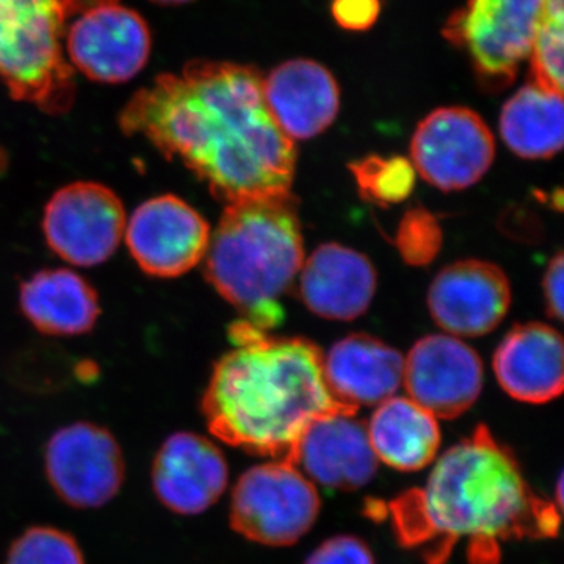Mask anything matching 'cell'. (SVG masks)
I'll use <instances>...</instances> for the list:
<instances>
[{
  "label": "cell",
  "instance_id": "6da1fadb",
  "mask_svg": "<svg viewBox=\"0 0 564 564\" xmlns=\"http://www.w3.org/2000/svg\"><path fill=\"white\" fill-rule=\"evenodd\" d=\"M252 66L196 61L161 74L120 115L122 132L150 141L206 182L226 204L289 198L293 140L281 131Z\"/></svg>",
  "mask_w": 564,
  "mask_h": 564
},
{
  "label": "cell",
  "instance_id": "7a4b0ae2",
  "mask_svg": "<svg viewBox=\"0 0 564 564\" xmlns=\"http://www.w3.org/2000/svg\"><path fill=\"white\" fill-rule=\"evenodd\" d=\"M399 540L441 564L469 541L473 564L499 563L500 541L555 536V505L530 489L510 451L485 425L448 448L422 488L389 505Z\"/></svg>",
  "mask_w": 564,
  "mask_h": 564
},
{
  "label": "cell",
  "instance_id": "3957f363",
  "mask_svg": "<svg viewBox=\"0 0 564 564\" xmlns=\"http://www.w3.org/2000/svg\"><path fill=\"white\" fill-rule=\"evenodd\" d=\"M231 339L236 348L215 364L202 403L209 432L223 443L292 464L311 423L356 414L329 392L317 345L269 337L245 321L232 325Z\"/></svg>",
  "mask_w": 564,
  "mask_h": 564
},
{
  "label": "cell",
  "instance_id": "277c9868",
  "mask_svg": "<svg viewBox=\"0 0 564 564\" xmlns=\"http://www.w3.org/2000/svg\"><path fill=\"white\" fill-rule=\"evenodd\" d=\"M304 262L300 221L289 198L226 204L206 252V278L243 321L267 332L284 318L281 299Z\"/></svg>",
  "mask_w": 564,
  "mask_h": 564
},
{
  "label": "cell",
  "instance_id": "5b68a950",
  "mask_svg": "<svg viewBox=\"0 0 564 564\" xmlns=\"http://www.w3.org/2000/svg\"><path fill=\"white\" fill-rule=\"evenodd\" d=\"M58 0H0V80L11 98L51 115L73 107L76 82L63 58Z\"/></svg>",
  "mask_w": 564,
  "mask_h": 564
},
{
  "label": "cell",
  "instance_id": "8992f818",
  "mask_svg": "<svg viewBox=\"0 0 564 564\" xmlns=\"http://www.w3.org/2000/svg\"><path fill=\"white\" fill-rule=\"evenodd\" d=\"M544 0H467L445 22L444 36L466 52L481 87H510L530 55Z\"/></svg>",
  "mask_w": 564,
  "mask_h": 564
},
{
  "label": "cell",
  "instance_id": "52a82bcc",
  "mask_svg": "<svg viewBox=\"0 0 564 564\" xmlns=\"http://www.w3.org/2000/svg\"><path fill=\"white\" fill-rule=\"evenodd\" d=\"M321 513V497L310 478L288 462L251 467L231 497V525L254 543L295 544Z\"/></svg>",
  "mask_w": 564,
  "mask_h": 564
},
{
  "label": "cell",
  "instance_id": "ba28073f",
  "mask_svg": "<svg viewBox=\"0 0 564 564\" xmlns=\"http://www.w3.org/2000/svg\"><path fill=\"white\" fill-rule=\"evenodd\" d=\"M126 212L117 193L99 182L61 188L46 204L43 231L63 261L95 267L109 261L126 231Z\"/></svg>",
  "mask_w": 564,
  "mask_h": 564
},
{
  "label": "cell",
  "instance_id": "9c48e42d",
  "mask_svg": "<svg viewBox=\"0 0 564 564\" xmlns=\"http://www.w3.org/2000/svg\"><path fill=\"white\" fill-rule=\"evenodd\" d=\"M496 141L480 115L466 107L434 110L411 141L413 169L445 192L477 184L491 169Z\"/></svg>",
  "mask_w": 564,
  "mask_h": 564
},
{
  "label": "cell",
  "instance_id": "30bf717a",
  "mask_svg": "<svg viewBox=\"0 0 564 564\" xmlns=\"http://www.w3.org/2000/svg\"><path fill=\"white\" fill-rule=\"evenodd\" d=\"M47 480L74 508L109 503L124 484V456L113 434L90 422H77L52 434L44 452Z\"/></svg>",
  "mask_w": 564,
  "mask_h": 564
},
{
  "label": "cell",
  "instance_id": "8fae6325",
  "mask_svg": "<svg viewBox=\"0 0 564 564\" xmlns=\"http://www.w3.org/2000/svg\"><path fill=\"white\" fill-rule=\"evenodd\" d=\"M124 232L140 269L158 278L191 272L206 258L210 242L209 223L174 195L158 196L137 207Z\"/></svg>",
  "mask_w": 564,
  "mask_h": 564
},
{
  "label": "cell",
  "instance_id": "7c38bea8",
  "mask_svg": "<svg viewBox=\"0 0 564 564\" xmlns=\"http://www.w3.org/2000/svg\"><path fill=\"white\" fill-rule=\"evenodd\" d=\"M403 384L434 417L466 413L484 388V364L474 348L451 334L423 337L404 359Z\"/></svg>",
  "mask_w": 564,
  "mask_h": 564
},
{
  "label": "cell",
  "instance_id": "4fadbf2b",
  "mask_svg": "<svg viewBox=\"0 0 564 564\" xmlns=\"http://www.w3.org/2000/svg\"><path fill=\"white\" fill-rule=\"evenodd\" d=\"M68 54L80 73L96 82L131 80L148 63L151 33L137 11L106 3L84 11L68 32Z\"/></svg>",
  "mask_w": 564,
  "mask_h": 564
},
{
  "label": "cell",
  "instance_id": "5bb4252c",
  "mask_svg": "<svg viewBox=\"0 0 564 564\" xmlns=\"http://www.w3.org/2000/svg\"><path fill=\"white\" fill-rule=\"evenodd\" d=\"M511 303L507 274L484 261L445 267L430 285L432 317L451 336L478 337L494 332Z\"/></svg>",
  "mask_w": 564,
  "mask_h": 564
},
{
  "label": "cell",
  "instance_id": "9a60e30c",
  "mask_svg": "<svg viewBox=\"0 0 564 564\" xmlns=\"http://www.w3.org/2000/svg\"><path fill=\"white\" fill-rule=\"evenodd\" d=\"M378 463L367 426L351 413H334L311 423L292 456L304 477L328 491H356L370 484Z\"/></svg>",
  "mask_w": 564,
  "mask_h": 564
},
{
  "label": "cell",
  "instance_id": "2e32d148",
  "mask_svg": "<svg viewBox=\"0 0 564 564\" xmlns=\"http://www.w3.org/2000/svg\"><path fill=\"white\" fill-rule=\"evenodd\" d=\"M229 469L220 448L195 433H174L155 455L152 488L173 513L202 514L228 486Z\"/></svg>",
  "mask_w": 564,
  "mask_h": 564
},
{
  "label": "cell",
  "instance_id": "e0dca14e",
  "mask_svg": "<svg viewBox=\"0 0 564 564\" xmlns=\"http://www.w3.org/2000/svg\"><path fill=\"white\" fill-rule=\"evenodd\" d=\"M263 98L274 121L291 140L317 137L339 113L337 82L321 63H282L262 82Z\"/></svg>",
  "mask_w": 564,
  "mask_h": 564
},
{
  "label": "cell",
  "instance_id": "ac0fdd59",
  "mask_svg": "<svg viewBox=\"0 0 564 564\" xmlns=\"http://www.w3.org/2000/svg\"><path fill=\"white\" fill-rule=\"evenodd\" d=\"M300 296L311 313L352 321L366 313L377 291L372 262L337 243L318 247L300 270Z\"/></svg>",
  "mask_w": 564,
  "mask_h": 564
},
{
  "label": "cell",
  "instance_id": "d6986e66",
  "mask_svg": "<svg viewBox=\"0 0 564 564\" xmlns=\"http://www.w3.org/2000/svg\"><path fill=\"white\" fill-rule=\"evenodd\" d=\"M563 356L556 329L525 323L505 336L494 356V372L503 391L519 402L547 403L563 392Z\"/></svg>",
  "mask_w": 564,
  "mask_h": 564
},
{
  "label": "cell",
  "instance_id": "ffe728a7",
  "mask_svg": "<svg viewBox=\"0 0 564 564\" xmlns=\"http://www.w3.org/2000/svg\"><path fill=\"white\" fill-rule=\"evenodd\" d=\"M403 356L367 334L345 337L323 358V377L329 392L355 411L395 395L403 384Z\"/></svg>",
  "mask_w": 564,
  "mask_h": 564
},
{
  "label": "cell",
  "instance_id": "44dd1931",
  "mask_svg": "<svg viewBox=\"0 0 564 564\" xmlns=\"http://www.w3.org/2000/svg\"><path fill=\"white\" fill-rule=\"evenodd\" d=\"M22 313L39 332L79 336L91 332L101 310L90 282L68 269L43 270L21 285Z\"/></svg>",
  "mask_w": 564,
  "mask_h": 564
},
{
  "label": "cell",
  "instance_id": "7402d4cb",
  "mask_svg": "<svg viewBox=\"0 0 564 564\" xmlns=\"http://www.w3.org/2000/svg\"><path fill=\"white\" fill-rule=\"evenodd\" d=\"M367 434L378 462L404 473L433 463L441 445L437 419L410 397H391L378 404Z\"/></svg>",
  "mask_w": 564,
  "mask_h": 564
},
{
  "label": "cell",
  "instance_id": "603a6c76",
  "mask_svg": "<svg viewBox=\"0 0 564 564\" xmlns=\"http://www.w3.org/2000/svg\"><path fill=\"white\" fill-rule=\"evenodd\" d=\"M500 133L524 159H551L563 148V95L527 84L505 104Z\"/></svg>",
  "mask_w": 564,
  "mask_h": 564
},
{
  "label": "cell",
  "instance_id": "cb8c5ba5",
  "mask_svg": "<svg viewBox=\"0 0 564 564\" xmlns=\"http://www.w3.org/2000/svg\"><path fill=\"white\" fill-rule=\"evenodd\" d=\"M564 0H544L530 50V82L563 95Z\"/></svg>",
  "mask_w": 564,
  "mask_h": 564
},
{
  "label": "cell",
  "instance_id": "d4e9b609",
  "mask_svg": "<svg viewBox=\"0 0 564 564\" xmlns=\"http://www.w3.org/2000/svg\"><path fill=\"white\" fill-rule=\"evenodd\" d=\"M6 564H85V558L73 534L32 527L11 544Z\"/></svg>",
  "mask_w": 564,
  "mask_h": 564
},
{
  "label": "cell",
  "instance_id": "484cf974",
  "mask_svg": "<svg viewBox=\"0 0 564 564\" xmlns=\"http://www.w3.org/2000/svg\"><path fill=\"white\" fill-rule=\"evenodd\" d=\"M359 187L378 203H397L410 195L414 184V169L403 159H367L352 166Z\"/></svg>",
  "mask_w": 564,
  "mask_h": 564
},
{
  "label": "cell",
  "instance_id": "4316f807",
  "mask_svg": "<svg viewBox=\"0 0 564 564\" xmlns=\"http://www.w3.org/2000/svg\"><path fill=\"white\" fill-rule=\"evenodd\" d=\"M400 228L399 242L404 258L415 265L432 261L441 245V231L426 212H410Z\"/></svg>",
  "mask_w": 564,
  "mask_h": 564
},
{
  "label": "cell",
  "instance_id": "83f0119b",
  "mask_svg": "<svg viewBox=\"0 0 564 564\" xmlns=\"http://www.w3.org/2000/svg\"><path fill=\"white\" fill-rule=\"evenodd\" d=\"M304 564H375V558L362 540L340 534L318 545Z\"/></svg>",
  "mask_w": 564,
  "mask_h": 564
},
{
  "label": "cell",
  "instance_id": "f1b7e54d",
  "mask_svg": "<svg viewBox=\"0 0 564 564\" xmlns=\"http://www.w3.org/2000/svg\"><path fill=\"white\" fill-rule=\"evenodd\" d=\"M380 0H334L333 17L347 31L364 32L373 28L380 17Z\"/></svg>",
  "mask_w": 564,
  "mask_h": 564
},
{
  "label": "cell",
  "instance_id": "f546056e",
  "mask_svg": "<svg viewBox=\"0 0 564 564\" xmlns=\"http://www.w3.org/2000/svg\"><path fill=\"white\" fill-rule=\"evenodd\" d=\"M563 254L558 252L544 274V295L547 303L549 314L555 318L563 317Z\"/></svg>",
  "mask_w": 564,
  "mask_h": 564
},
{
  "label": "cell",
  "instance_id": "4dcf8cb0",
  "mask_svg": "<svg viewBox=\"0 0 564 564\" xmlns=\"http://www.w3.org/2000/svg\"><path fill=\"white\" fill-rule=\"evenodd\" d=\"M58 2L62 3L66 17H69V14L84 13V11L106 6V3H117L118 0H58Z\"/></svg>",
  "mask_w": 564,
  "mask_h": 564
},
{
  "label": "cell",
  "instance_id": "1f68e13d",
  "mask_svg": "<svg viewBox=\"0 0 564 564\" xmlns=\"http://www.w3.org/2000/svg\"><path fill=\"white\" fill-rule=\"evenodd\" d=\"M151 2L161 3V6H181V3L192 2V0H151Z\"/></svg>",
  "mask_w": 564,
  "mask_h": 564
}]
</instances>
